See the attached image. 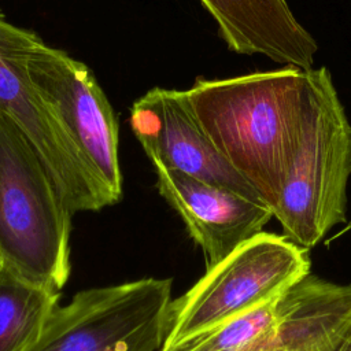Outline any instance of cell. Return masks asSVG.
<instances>
[{
	"label": "cell",
	"mask_w": 351,
	"mask_h": 351,
	"mask_svg": "<svg viewBox=\"0 0 351 351\" xmlns=\"http://www.w3.org/2000/svg\"><path fill=\"white\" fill-rule=\"evenodd\" d=\"M308 78L310 70L285 66L199 78L185 90L207 137L270 208L292 158Z\"/></svg>",
	"instance_id": "obj_1"
},
{
	"label": "cell",
	"mask_w": 351,
	"mask_h": 351,
	"mask_svg": "<svg viewBox=\"0 0 351 351\" xmlns=\"http://www.w3.org/2000/svg\"><path fill=\"white\" fill-rule=\"evenodd\" d=\"M351 176V123L326 67L310 69L289 166L271 206L284 236L315 247L346 221Z\"/></svg>",
	"instance_id": "obj_2"
},
{
	"label": "cell",
	"mask_w": 351,
	"mask_h": 351,
	"mask_svg": "<svg viewBox=\"0 0 351 351\" xmlns=\"http://www.w3.org/2000/svg\"><path fill=\"white\" fill-rule=\"evenodd\" d=\"M71 217L33 147L0 112L1 262L60 292L70 276Z\"/></svg>",
	"instance_id": "obj_3"
},
{
	"label": "cell",
	"mask_w": 351,
	"mask_h": 351,
	"mask_svg": "<svg viewBox=\"0 0 351 351\" xmlns=\"http://www.w3.org/2000/svg\"><path fill=\"white\" fill-rule=\"evenodd\" d=\"M308 250L262 232L240 245L173 300L160 351H171L281 295L310 274Z\"/></svg>",
	"instance_id": "obj_4"
},
{
	"label": "cell",
	"mask_w": 351,
	"mask_h": 351,
	"mask_svg": "<svg viewBox=\"0 0 351 351\" xmlns=\"http://www.w3.org/2000/svg\"><path fill=\"white\" fill-rule=\"evenodd\" d=\"M171 293V278L155 277L80 291L27 351H160Z\"/></svg>",
	"instance_id": "obj_5"
},
{
	"label": "cell",
	"mask_w": 351,
	"mask_h": 351,
	"mask_svg": "<svg viewBox=\"0 0 351 351\" xmlns=\"http://www.w3.org/2000/svg\"><path fill=\"white\" fill-rule=\"evenodd\" d=\"M32 33L8 22L0 10V112L33 147L73 214L112 206L107 192L29 78L26 47Z\"/></svg>",
	"instance_id": "obj_6"
},
{
	"label": "cell",
	"mask_w": 351,
	"mask_h": 351,
	"mask_svg": "<svg viewBox=\"0 0 351 351\" xmlns=\"http://www.w3.org/2000/svg\"><path fill=\"white\" fill-rule=\"evenodd\" d=\"M26 70L112 204L118 203L122 173L117 117L90 69L47 45L33 32L26 47Z\"/></svg>",
	"instance_id": "obj_7"
},
{
	"label": "cell",
	"mask_w": 351,
	"mask_h": 351,
	"mask_svg": "<svg viewBox=\"0 0 351 351\" xmlns=\"http://www.w3.org/2000/svg\"><path fill=\"white\" fill-rule=\"evenodd\" d=\"M130 128L154 167L181 171L262 200L207 137L185 90L154 88L144 93L132 106Z\"/></svg>",
	"instance_id": "obj_8"
},
{
	"label": "cell",
	"mask_w": 351,
	"mask_h": 351,
	"mask_svg": "<svg viewBox=\"0 0 351 351\" xmlns=\"http://www.w3.org/2000/svg\"><path fill=\"white\" fill-rule=\"evenodd\" d=\"M155 173L159 193L202 248L206 269L262 233L273 218L271 208L262 200H252L181 171L155 167Z\"/></svg>",
	"instance_id": "obj_9"
},
{
	"label": "cell",
	"mask_w": 351,
	"mask_h": 351,
	"mask_svg": "<svg viewBox=\"0 0 351 351\" xmlns=\"http://www.w3.org/2000/svg\"><path fill=\"white\" fill-rule=\"evenodd\" d=\"M351 343V284L311 273L284 292L274 328L250 351H343Z\"/></svg>",
	"instance_id": "obj_10"
},
{
	"label": "cell",
	"mask_w": 351,
	"mask_h": 351,
	"mask_svg": "<svg viewBox=\"0 0 351 351\" xmlns=\"http://www.w3.org/2000/svg\"><path fill=\"white\" fill-rule=\"evenodd\" d=\"M215 19L228 48L240 55H263L302 70L313 69L318 44L287 0H200Z\"/></svg>",
	"instance_id": "obj_11"
},
{
	"label": "cell",
	"mask_w": 351,
	"mask_h": 351,
	"mask_svg": "<svg viewBox=\"0 0 351 351\" xmlns=\"http://www.w3.org/2000/svg\"><path fill=\"white\" fill-rule=\"evenodd\" d=\"M60 292L0 265V351H27L58 307Z\"/></svg>",
	"instance_id": "obj_12"
},
{
	"label": "cell",
	"mask_w": 351,
	"mask_h": 351,
	"mask_svg": "<svg viewBox=\"0 0 351 351\" xmlns=\"http://www.w3.org/2000/svg\"><path fill=\"white\" fill-rule=\"evenodd\" d=\"M284 292L171 351H250L277 324Z\"/></svg>",
	"instance_id": "obj_13"
},
{
	"label": "cell",
	"mask_w": 351,
	"mask_h": 351,
	"mask_svg": "<svg viewBox=\"0 0 351 351\" xmlns=\"http://www.w3.org/2000/svg\"><path fill=\"white\" fill-rule=\"evenodd\" d=\"M343 351H351V343H350V344H348Z\"/></svg>",
	"instance_id": "obj_14"
},
{
	"label": "cell",
	"mask_w": 351,
	"mask_h": 351,
	"mask_svg": "<svg viewBox=\"0 0 351 351\" xmlns=\"http://www.w3.org/2000/svg\"><path fill=\"white\" fill-rule=\"evenodd\" d=\"M0 265H1V259H0Z\"/></svg>",
	"instance_id": "obj_15"
}]
</instances>
